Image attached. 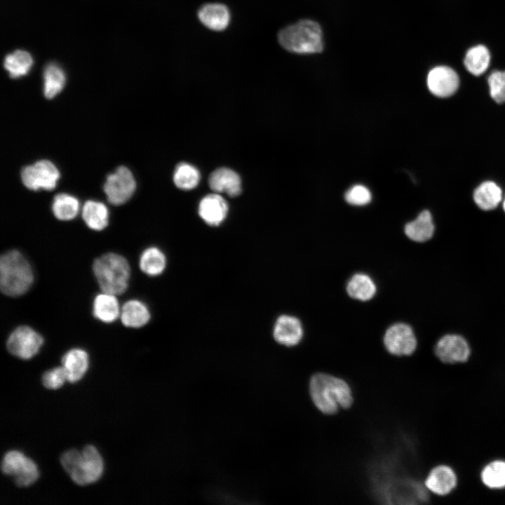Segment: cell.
<instances>
[{
	"mask_svg": "<svg viewBox=\"0 0 505 505\" xmlns=\"http://www.w3.org/2000/svg\"><path fill=\"white\" fill-rule=\"evenodd\" d=\"M309 392L316 407L324 414H334L339 408H349L353 403L349 384L342 379L325 373L312 376Z\"/></svg>",
	"mask_w": 505,
	"mask_h": 505,
	"instance_id": "1",
	"label": "cell"
},
{
	"mask_svg": "<svg viewBox=\"0 0 505 505\" xmlns=\"http://www.w3.org/2000/svg\"><path fill=\"white\" fill-rule=\"evenodd\" d=\"M34 282V273L27 259L18 250H11L0 258V288L5 295H24Z\"/></svg>",
	"mask_w": 505,
	"mask_h": 505,
	"instance_id": "2",
	"label": "cell"
},
{
	"mask_svg": "<svg viewBox=\"0 0 505 505\" xmlns=\"http://www.w3.org/2000/svg\"><path fill=\"white\" fill-rule=\"evenodd\" d=\"M278 41L286 50L297 54H313L323 50L322 29L316 22L305 19L279 31Z\"/></svg>",
	"mask_w": 505,
	"mask_h": 505,
	"instance_id": "3",
	"label": "cell"
},
{
	"mask_svg": "<svg viewBox=\"0 0 505 505\" xmlns=\"http://www.w3.org/2000/svg\"><path fill=\"white\" fill-rule=\"evenodd\" d=\"M93 271L102 292L119 295L127 290L130 268L123 256L114 252L103 254L94 260Z\"/></svg>",
	"mask_w": 505,
	"mask_h": 505,
	"instance_id": "4",
	"label": "cell"
},
{
	"mask_svg": "<svg viewBox=\"0 0 505 505\" xmlns=\"http://www.w3.org/2000/svg\"><path fill=\"white\" fill-rule=\"evenodd\" d=\"M135 188L136 182L132 172L123 166H119L114 173L109 174L103 186L108 201L114 206L127 202Z\"/></svg>",
	"mask_w": 505,
	"mask_h": 505,
	"instance_id": "5",
	"label": "cell"
},
{
	"mask_svg": "<svg viewBox=\"0 0 505 505\" xmlns=\"http://www.w3.org/2000/svg\"><path fill=\"white\" fill-rule=\"evenodd\" d=\"M20 177L23 184L29 189L52 190L56 187L60 172L51 161L43 159L22 168Z\"/></svg>",
	"mask_w": 505,
	"mask_h": 505,
	"instance_id": "6",
	"label": "cell"
},
{
	"mask_svg": "<svg viewBox=\"0 0 505 505\" xmlns=\"http://www.w3.org/2000/svg\"><path fill=\"white\" fill-rule=\"evenodd\" d=\"M43 339L42 336L28 325H20L9 335L6 347L12 355L21 359H30L39 351Z\"/></svg>",
	"mask_w": 505,
	"mask_h": 505,
	"instance_id": "7",
	"label": "cell"
},
{
	"mask_svg": "<svg viewBox=\"0 0 505 505\" xmlns=\"http://www.w3.org/2000/svg\"><path fill=\"white\" fill-rule=\"evenodd\" d=\"M102 471V460L97 449L92 445H87L81 452L80 457L69 475L75 483L86 485L97 481Z\"/></svg>",
	"mask_w": 505,
	"mask_h": 505,
	"instance_id": "8",
	"label": "cell"
},
{
	"mask_svg": "<svg viewBox=\"0 0 505 505\" xmlns=\"http://www.w3.org/2000/svg\"><path fill=\"white\" fill-rule=\"evenodd\" d=\"M386 349L395 356H410L417 348V339L412 328L404 323H396L386 330L384 338Z\"/></svg>",
	"mask_w": 505,
	"mask_h": 505,
	"instance_id": "9",
	"label": "cell"
},
{
	"mask_svg": "<svg viewBox=\"0 0 505 505\" xmlns=\"http://www.w3.org/2000/svg\"><path fill=\"white\" fill-rule=\"evenodd\" d=\"M426 84L429 91L435 96L445 98L454 95L460 84L457 72L447 65H438L428 73Z\"/></svg>",
	"mask_w": 505,
	"mask_h": 505,
	"instance_id": "10",
	"label": "cell"
},
{
	"mask_svg": "<svg viewBox=\"0 0 505 505\" xmlns=\"http://www.w3.org/2000/svg\"><path fill=\"white\" fill-rule=\"evenodd\" d=\"M434 351L438 359L445 363L466 362L471 354L466 340L454 334L442 337L436 343Z\"/></svg>",
	"mask_w": 505,
	"mask_h": 505,
	"instance_id": "11",
	"label": "cell"
},
{
	"mask_svg": "<svg viewBox=\"0 0 505 505\" xmlns=\"http://www.w3.org/2000/svg\"><path fill=\"white\" fill-rule=\"evenodd\" d=\"M302 324L297 317L283 314L276 320L273 337L276 342L286 346L298 344L303 337Z\"/></svg>",
	"mask_w": 505,
	"mask_h": 505,
	"instance_id": "12",
	"label": "cell"
},
{
	"mask_svg": "<svg viewBox=\"0 0 505 505\" xmlns=\"http://www.w3.org/2000/svg\"><path fill=\"white\" fill-rule=\"evenodd\" d=\"M457 483L454 470L447 465L434 467L428 474L424 484L432 493L444 496L451 492Z\"/></svg>",
	"mask_w": 505,
	"mask_h": 505,
	"instance_id": "13",
	"label": "cell"
},
{
	"mask_svg": "<svg viewBox=\"0 0 505 505\" xmlns=\"http://www.w3.org/2000/svg\"><path fill=\"white\" fill-rule=\"evenodd\" d=\"M228 213L226 201L217 194H211L203 197L198 205L200 217L210 226L221 224Z\"/></svg>",
	"mask_w": 505,
	"mask_h": 505,
	"instance_id": "14",
	"label": "cell"
},
{
	"mask_svg": "<svg viewBox=\"0 0 505 505\" xmlns=\"http://www.w3.org/2000/svg\"><path fill=\"white\" fill-rule=\"evenodd\" d=\"M198 18L207 28L222 31L229 25L231 15L228 7L220 3L203 4L198 10Z\"/></svg>",
	"mask_w": 505,
	"mask_h": 505,
	"instance_id": "15",
	"label": "cell"
},
{
	"mask_svg": "<svg viewBox=\"0 0 505 505\" xmlns=\"http://www.w3.org/2000/svg\"><path fill=\"white\" fill-rule=\"evenodd\" d=\"M209 185L217 193H225L230 196H238L241 191L239 175L227 168L214 170L209 177Z\"/></svg>",
	"mask_w": 505,
	"mask_h": 505,
	"instance_id": "16",
	"label": "cell"
},
{
	"mask_svg": "<svg viewBox=\"0 0 505 505\" xmlns=\"http://www.w3.org/2000/svg\"><path fill=\"white\" fill-rule=\"evenodd\" d=\"M150 318L149 308L140 300L130 299L121 308L120 319L126 327L140 328L147 325Z\"/></svg>",
	"mask_w": 505,
	"mask_h": 505,
	"instance_id": "17",
	"label": "cell"
},
{
	"mask_svg": "<svg viewBox=\"0 0 505 505\" xmlns=\"http://www.w3.org/2000/svg\"><path fill=\"white\" fill-rule=\"evenodd\" d=\"M121 308L116 295L102 292L97 295L93 302V315L105 323L114 322L120 317Z\"/></svg>",
	"mask_w": 505,
	"mask_h": 505,
	"instance_id": "18",
	"label": "cell"
},
{
	"mask_svg": "<svg viewBox=\"0 0 505 505\" xmlns=\"http://www.w3.org/2000/svg\"><path fill=\"white\" fill-rule=\"evenodd\" d=\"M434 229L432 215L429 210H424L415 220L405 224L404 231L410 240L422 243L432 238Z\"/></svg>",
	"mask_w": 505,
	"mask_h": 505,
	"instance_id": "19",
	"label": "cell"
},
{
	"mask_svg": "<svg viewBox=\"0 0 505 505\" xmlns=\"http://www.w3.org/2000/svg\"><path fill=\"white\" fill-rule=\"evenodd\" d=\"M62 363L67 372V380L76 382L83 377L88 370V355L83 349H72L63 356Z\"/></svg>",
	"mask_w": 505,
	"mask_h": 505,
	"instance_id": "20",
	"label": "cell"
},
{
	"mask_svg": "<svg viewBox=\"0 0 505 505\" xmlns=\"http://www.w3.org/2000/svg\"><path fill=\"white\" fill-rule=\"evenodd\" d=\"M490 61L491 54L488 48L483 44H478L466 50L464 65L470 74L478 76L487 70Z\"/></svg>",
	"mask_w": 505,
	"mask_h": 505,
	"instance_id": "21",
	"label": "cell"
},
{
	"mask_svg": "<svg viewBox=\"0 0 505 505\" xmlns=\"http://www.w3.org/2000/svg\"><path fill=\"white\" fill-rule=\"evenodd\" d=\"M346 290L350 297L366 302L375 295L377 287L370 276L363 273H357L348 281Z\"/></svg>",
	"mask_w": 505,
	"mask_h": 505,
	"instance_id": "22",
	"label": "cell"
},
{
	"mask_svg": "<svg viewBox=\"0 0 505 505\" xmlns=\"http://www.w3.org/2000/svg\"><path fill=\"white\" fill-rule=\"evenodd\" d=\"M81 217L88 228L101 231L108 224L109 211L103 203L88 200L82 207Z\"/></svg>",
	"mask_w": 505,
	"mask_h": 505,
	"instance_id": "23",
	"label": "cell"
},
{
	"mask_svg": "<svg viewBox=\"0 0 505 505\" xmlns=\"http://www.w3.org/2000/svg\"><path fill=\"white\" fill-rule=\"evenodd\" d=\"M473 201L478 208L483 210H491L497 207L501 201V188L492 181L481 183L475 190Z\"/></svg>",
	"mask_w": 505,
	"mask_h": 505,
	"instance_id": "24",
	"label": "cell"
},
{
	"mask_svg": "<svg viewBox=\"0 0 505 505\" xmlns=\"http://www.w3.org/2000/svg\"><path fill=\"white\" fill-rule=\"evenodd\" d=\"M139 266L146 275L156 276L161 274L166 267V257L159 248L151 246L140 255Z\"/></svg>",
	"mask_w": 505,
	"mask_h": 505,
	"instance_id": "25",
	"label": "cell"
},
{
	"mask_svg": "<svg viewBox=\"0 0 505 505\" xmlns=\"http://www.w3.org/2000/svg\"><path fill=\"white\" fill-rule=\"evenodd\" d=\"M79 208L78 199L65 193L56 194L53 198L51 206L54 216L62 221L74 219L79 212Z\"/></svg>",
	"mask_w": 505,
	"mask_h": 505,
	"instance_id": "26",
	"label": "cell"
},
{
	"mask_svg": "<svg viewBox=\"0 0 505 505\" xmlns=\"http://www.w3.org/2000/svg\"><path fill=\"white\" fill-rule=\"evenodd\" d=\"M66 77L63 70L57 65H48L43 71V95L52 99L58 95L65 84Z\"/></svg>",
	"mask_w": 505,
	"mask_h": 505,
	"instance_id": "27",
	"label": "cell"
},
{
	"mask_svg": "<svg viewBox=\"0 0 505 505\" xmlns=\"http://www.w3.org/2000/svg\"><path fill=\"white\" fill-rule=\"evenodd\" d=\"M33 65L29 53L18 50L5 58L4 66L10 77L15 79L26 75Z\"/></svg>",
	"mask_w": 505,
	"mask_h": 505,
	"instance_id": "28",
	"label": "cell"
},
{
	"mask_svg": "<svg viewBox=\"0 0 505 505\" xmlns=\"http://www.w3.org/2000/svg\"><path fill=\"white\" fill-rule=\"evenodd\" d=\"M480 478L483 484L490 489L505 487V461L494 460L485 466Z\"/></svg>",
	"mask_w": 505,
	"mask_h": 505,
	"instance_id": "29",
	"label": "cell"
},
{
	"mask_svg": "<svg viewBox=\"0 0 505 505\" xmlns=\"http://www.w3.org/2000/svg\"><path fill=\"white\" fill-rule=\"evenodd\" d=\"M200 173L197 168L187 163H181L175 168L173 181L175 185L184 190H189L197 186Z\"/></svg>",
	"mask_w": 505,
	"mask_h": 505,
	"instance_id": "30",
	"label": "cell"
},
{
	"mask_svg": "<svg viewBox=\"0 0 505 505\" xmlns=\"http://www.w3.org/2000/svg\"><path fill=\"white\" fill-rule=\"evenodd\" d=\"M490 95L497 104L505 102V70H494L487 78Z\"/></svg>",
	"mask_w": 505,
	"mask_h": 505,
	"instance_id": "31",
	"label": "cell"
},
{
	"mask_svg": "<svg viewBox=\"0 0 505 505\" xmlns=\"http://www.w3.org/2000/svg\"><path fill=\"white\" fill-rule=\"evenodd\" d=\"M13 476L16 485L27 487L37 480L39 471L34 462L26 457L23 464Z\"/></svg>",
	"mask_w": 505,
	"mask_h": 505,
	"instance_id": "32",
	"label": "cell"
},
{
	"mask_svg": "<svg viewBox=\"0 0 505 505\" xmlns=\"http://www.w3.org/2000/svg\"><path fill=\"white\" fill-rule=\"evenodd\" d=\"M345 200L353 206H364L371 201V193L365 186L357 184L346 192Z\"/></svg>",
	"mask_w": 505,
	"mask_h": 505,
	"instance_id": "33",
	"label": "cell"
},
{
	"mask_svg": "<svg viewBox=\"0 0 505 505\" xmlns=\"http://www.w3.org/2000/svg\"><path fill=\"white\" fill-rule=\"evenodd\" d=\"M65 380H67V374L63 366L46 371L42 376L43 385L50 389L60 388Z\"/></svg>",
	"mask_w": 505,
	"mask_h": 505,
	"instance_id": "34",
	"label": "cell"
},
{
	"mask_svg": "<svg viewBox=\"0 0 505 505\" xmlns=\"http://www.w3.org/2000/svg\"><path fill=\"white\" fill-rule=\"evenodd\" d=\"M26 457L18 451L6 453L1 464V471L6 475L13 476L25 462Z\"/></svg>",
	"mask_w": 505,
	"mask_h": 505,
	"instance_id": "35",
	"label": "cell"
},
{
	"mask_svg": "<svg viewBox=\"0 0 505 505\" xmlns=\"http://www.w3.org/2000/svg\"><path fill=\"white\" fill-rule=\"evenodd\" d=\"M503 208H504V210L505 211V199L503 202Z\"/></svg>",
	"mask_w": 505,
	"mask_h": 505,
	"instance_id": "36",
	"label": "cell"
}]
</instances>
